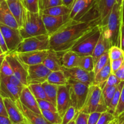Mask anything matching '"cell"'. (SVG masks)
<instances>
[{
  "mask_svg": "<svg viewBox=\"0 0 124 124\" xmlns=\"http://www.w3.org/2000/svg\"><path fill=\"white\" fill-rule=\"evenodd\" d=\"M101 18L87 21L70 19L69 21L50 35V49L62 53L70 50L87 37L98 25Z\"/></svg>",
  "mask_w": 124,
  "mask_h": 124,
  "instance_id": "obj_1",
  "label": "cell"
},
{
  "mask_svg": "<svg viewBox=\"0 0 124 124\" xmlns=\"http://www.w3.org/2000/svg\"><path fill=\"white\" fill-rule=\"evenodd\" d=\"M122 24V6L116 3L110 13L106 24L101 26L102 34L110 42L111 46H116L121 47Z\"/></svg>",
  "mask_w": 124,
  "mask_h": 124,
  "instance_id": "obj_2",
  "label": "cell"
},
{
  "mask_svg": "<svg viewBox=\"0 0 124 124\" xmlns=\"http://www.w3.org/2000/svg\"><path fill=\"white\" fill-rule=\"evenodd\" d=\"M69 17L73 20L82 21L100 18L96 0H75Z\"/></svg>",
  "mask_w": 124,
  "mask_h": 124,
  "instance_id": "obj_3",
  "label": "cell"
},
{
  "mask_svg": "<svg viewBox=\"0 0 124 124\" xmlns=\"http://www.w3.org/2000/svg\"><path fill=\"white\" fill-rule=\"evenodd\" d=\"M19 29L24 39L48 34L40 12L33 13L27 10L25 20Z\"/></svg>",
  "mask_w": 124,
  "mask_h": 124,
  "instance_id": "obj_4",
  "label": "cell"
},
{
  "mask_svg": "<svg viewBox=\"0 0 124 124\" xmlns=\"http://www.w3.org/2000/svg\"><path fill=\"white\" fill-rule=\"evenodd\" d=\"M107 110L108 107L103 96L102 89L99 85H91L85 102L81 111L90 114L94 112L104 113Z\"/></svg>",
  "mask_w": 124,
  "mask_h": 124,
  "instance_id": "obj_5",
  "label": "cell"
},
{
  "mask_svg": "<svg viewBox=\"0 0 124 124\" xmlns=\"http://www.w3.org/2000/svg\"><path fill=\"white\" fill-rule=\"evenodd\" d=\"M49 49H50V35L44 34L24 39L15 52H27Z\"/></svg>",
  "mask_w": 124,
  "mask_h": 124,
  "instance_id": "obj_6",
  "label": "cell"
},
{
  "mask_svg": "<svg viewBox=\"0 0 124 124\" xmlns=\"http://www.w3.org/2000/svg\"><path fill=\"white\" fill-rule=\"evenodd\" d=\"M69 85L71 105L79 112L85 102L90 86L71 79H69Z\"/></svg>",
  "mask_w": 124,
  "mask_h": 124,
  "instance_id": "obj_7",
  "label": "cell"
},
{
  "mask_svg": "<svg viewBox=\"0 0 124 124\" xmlns=\"http://www.w3.org/2000/svg\"><path fill=\"white\" fill-rule=\"evenodd\" d=\"M101 25L97 26L91 33L82 39L78 44L71 48L80 56L92 55L94 48L101 35Z\"/></svg>",
  "mask_w": 124,
  "mask_h": 124,
  "instance_id": "obj_8",
  "label": "cell"
},
{
  "mask_svg": "<svg viewBox=\"0 0 124 124\" xmlns=\"http://www.w3.org/2000/svg\"><path fill=\"white\" fill-rule=\"evenodd\" d=\"M6 59L10 65L13 74L16 76L25 86H28V65H25L18 57L16 52L7 53Z\"/></svg>",
  "mask_w": 124,
  "mask_h": 124,
  "instance_id": "obj_9",
  "label": "cell"
},
{
  "mask_svg": "<svg viewBox=\"0 0 124 124\" xmlns=\"http://www.w3.org/2000/svg\"><path fill=\"white\" fill-rule=\"evenodd\" d=\"M0 32L2 33L8 47L9 52H15L19 44L23 41L19 29L11 27L0 23Z\"/></svg>",
  "mask_w": 124,
  "mask_h": 124,
  "instance_id": "obj_10",
  "label": "cell"
},
{
  "mask_svg": "<svg viewBox=\"0 0 124 124\" xmlns=\"http://www.w3.org/2000/svg\"><path fill=\"white\" fill-rule=\"evenodd\" d=\"M62 70L69 79L82 82L89 86L93 84L95 76L94 71H86L79 67L73 68H65L62 67Z\"/></svg>",
  "mask_w": 124,
  "mask_h": 124,
  "instance_id": "obj_11",
  "label": "cell"
},
{
  "mask_svg": "<svg viewBox=\"0 0 124 124\" xmlns=\"http://www.w3.org/2000/svg\"><path fill=\"white\" fill-rule=\"evenodd\" d=\"M28 85L30 84H42L47 81L52 71L43 63L28 66Z\"/></svg>",
  "mask_w": 124,
  "mask_h": 124,
  "instance_id": "obj_12",
  "label": "cell"
},
{
  "mask_svg": "<svg viewBox=\"0 0 124 124\" xmlns=\"http://www.w3.org/2000/svg\"><path fill=\"white\" fill-rule=\"evenodd\" d=\"M71 106L70 95L69 85H59L56 100V108L58 112L63 117L67 110Z\"/></svg>",
  "mask_w": 124,
  "mask_h": 124,
  "instance_id": "obj_13",
  "label": "cell"
},
{
  "mask_svg": "<svg viewBox=\"0 0 124 124\" xmlns=\"http://www.w3.org/2000/svg\"><path fill=\"white\" fill-rule=\"evenodd\" d=\"M41 15L47 33L49 35L56 31L70 19L69 15L62 16H52L41 13Z\"/></svg>",
  "mask_w": 124,
  "mask_h": 124,
  "instance_id": "obj_14",
  "label": "cell"
},
{
  "mask_svg": "<svg viewBox=\"0 0 124 124\" xmlns=\"http://www.w3.org/2000/svg\"><path fill=\"white\" fill-rule=\"evenodd\" d=\"M49 50L33 51L27 52H16L19 59L28 65L42 64L48 54Z\"/></svg>",
  "mask_w": 124,
  "mask_h": 124,
  "instance_id": "obj_15",
  "label": "cell"
},
{
  "mask_svg": "<svg viewBox=\"0 0 124 124\" xmlns=\"http://www.w3.org/2000/svg\"><path fill=\"white\" fill-rule=\"evenodd\" d=\"M3 100L7 108L8 117L13 124L24 123L28 124L27 121L17 106L16 102L7 98H3Z\"/></svg>",
  "mask_w": 124,
  "mask_h": 124,
  "instance_id": "obj_16",
  "label": "cell"
},
{
  "mask_svg": "<svg viewBox=\"0 0 124 124\" xmlns=\"http://www.w3.org/2000/svg\"><path fill=\"white\" fill-rule=\"evenodd\" d=\"M23 88L0 78V96L2 98H10L16 102L19 99Z\"/></svg>",
  "mask_w": 124,
  "mask_h": 124,
  "instance_id": "obj_17",
  "label": "cell"
},
{
  "mask_svg": "<svg viewBox=\"0 0 124 124\" xmlns=\"http://www.w3.org/2000/svg\"><path fill=\"white\" fill-rule=\"evenodd\" d=\"M19 101L25 107L36 113H41V110L39 107L37 99L35 97L28 86L24 87L21 94Z\"/></svg>",
  "mask_w": 124,
  "mask_h": 124,
  "instance_id": "obj_18",
  "label": "cell"
},
{
  "mask_svg": "<svg viewBox=\"0 0 124 124\" xmlns=\"http://www.w3.org/2000/svg\"><path fill=\"white\" fill-rule=\"evenodd\" d=\"M16 103L20 111L27 121L28 124H53L47 121L42 115L36 113L24 106L21 102L19 99L16 101Z\"/></svg>",
  "mask_w": 124,
  "mask_h": 124,
  "instance_id": "obj_19",
  "label": "cell"
},
{
  "mask_svg": "<svg viewBox=\"0 0 124 124\" xmlns=\"http://www.w3.org/2000/svg\"><path fill=\"white\" fill-rule=\"evenodd\" d=\"M0 23L19 29V25L8 7L6 0H0Z\"/></svg>",
  "mask_w": 124,
  "mask_h": 124,
  "instance_id": "obj_20",
  "label": "cell"
},
{
  "mask_svg": "<svg viewBox=\"0 0 124 124\" xmlns=\"http://www.w3.org/2000/svg\"><path fill=\"white\" fill-rule=\"evenodd\" d=\"M8 7L15 18L19 28L23 24L26 17L27 10L24 7L21 0H6Z\"/></svg>",
  "mask_w": 124,
  "mask_h": 124,
  "instance_id": "obj_21",
  "label": "cell"
},
{
  "mask_svg": "<svg viewBox=\"0 0 124 124\" xmlns=\"http://www.w3.org/2000/svg\"><path fill=\"white\" fill-rule=\"evenodd\" d=\"M117 0H96V4L101 19V26L107 22L110 13Z\"/></svg>",
  "mask_w": 124,
  "mask_h": 124,
  "instance_id": "obj_22",
  "label": "cell"
},
{
  "mask_svg": "<svg viewBox=\"0 0 124 124\" xmlns=\"http://www.w3.org/2000/svg\"><path fill=\"white\" fill-rule=\"evenodd\" d=\"M43 64L52 71L62 70L61 54L53 49H49L48 56L44 61Z\"/></svg>",
  "mask_w": 124,
  "mask_h": 124,
  "instance_id": "obj_23",
  "label": "cell"
},
{
  "mask_svg": "<svg viewBox=\"0 0 124 124\" xmlns=\"http://www.w3.org/2000/svg\"><path fill=\"white\" fill-rule=\"evenodd\" d=\"M61 54V61L63 67L73 68L79 67L81 56L71 50Z\"/></svg>",
  "mask_w": 124,
  "mask_h": 124,
  "instance_id": "obj_24",
  "label": "cell"
},
{
  "mask_svg": "<svg viewBox=\"0 0 124 124\" xmlns=\"http://www.w3.org/2000/svg\"><path fill=\"white\" fill-rule=\"evenodd\" d=\"M111 47V46L110 42L104 37L101 32L100 38H99V41H98V43H97L96 46L94 48L93 54H92L94 64L102 54H104L106 52H108L109 49Z\"/></svg>",
  "mask_w": 124,
  "mask_h": 124,
  "instance_id": "obj_25",
  "label": "cell"
},
{
  "mask_svg": "<svg viewBox=\"0 0 124 124\" xmlns=\"http://www.w3.org/2000/svg\"><path fill=\"white\" fill-rule=\"evenodd\" d=\"M111 73H112V71H111L110 59L107 64L95 75L93 84L99 85L102 89L105 87L107 80L108 79Z\"/></svg>",
  "mask_w": 124,
  "mask_h": 124,
  "instance_id": "obj_26",
  "label": "cell"
},
{
  "mask_svg": "<svg viewBox=\"0 0 124 124\" xmlns=\"http://www.w3.org/2000/svg\"><path fill=\"white\" fill-rule=\"evenodd\" d=\"M47 81L57 85H65L69 84V79L62 70H59L52 71Z\"/></svg>",
  "mask_w": 124,
  "mask_h": 124,
  "instance_id": "obj_27",
  "label": "cell"
},
{
  "mask_svg": "<svg viewBox=\"0 0 124 124\" xmlns=\"http://www.w3.org/2000/svg\"><path fill=\"white\" fill-rule=\"evenodd\" d=\"M70 12H71V8L64 4L40 10V12L42 14L52 16L66 15L70 14Z\"/></svg>",
  "mask_w": 124,
  "mask_h": 124,
  "instance_id": "obj_28",
  "label": "cell"
},
{
  "mask_svg": "<svg viewBox=\"0 0 124 124\" xmlns=\"http://www.w3.org/2000/svg\"><path fill=\"white\" fill-rule=\"evenodd\" d=\"M42 85L44 88L46 94L51 102L56 107L57 95H58L59 85L52 84L49 83L48 81H46L42 83Z\"/></svg>",
  "mask_w": 124,
  "mask_h": 124,
  "instance_id": "obj_29",
  "label": "cell"
},
{
  "mask_svg": "<svg viewBox=\"0 0 124 124\" xmlns=\"http://www.w3.org/2000/svg\"><path fill=\"white\" fill-rule=\"evenodd\" d=\"M124 85V81H122V82L117 85V89H116V92H115V95H114L113 98L112 100H111V103H110V105H109L108 107L107 111L110 112V113L113 114V115L115 114L116 108H117V105H118Z\"/></svg>",
  "mask_w": 124,
  "mask_h": 124,
  "instance_id": "obj_30",
  "label": "cell"
},
{
  "mask_svg": "<svg viewBox=\"0 0 124 124\" xmlns=\"http://www.w3.org/2000/svg\"><path fill=\"white\" fill-rule=\"evenodd\" d=\"M31 93L33 94L37 99H43L50 102V99L46 94L45 90L42 87V84H30L28 85Z\"/></svg>",
  "mask_w": 124,
  "mask_h": 124,
  "instance_id": "obj_31",
  "label": "cell"
},
{
  "mask_svg": "<svg viewBox=\"0 0 124 124\" xmlns=\"http://www.w3.org/2000/svg\"><path fill=\"white\" fill-rule=\"evenodd\" d=\"M41 113L44 117L53 124H62V117L58 111H53L50 110H41Z\"/></svg>",
  "mask_w": 124,
  "mask_h": 124,
  "instance_id": "obj_32",
  "label": "cell"
},
{
  "mask_svg": "<svg viewBox=\"0 0 124 124\" xmlns=\"http://www.w3.org/2000/svg\"><path fill=\"white\" fill-rule=\"evenodd\" d=\"M79 67L88 71H94V62L92 55L81 56Z\"/></svg>",
  "mask_w": 124,
  "mask_h": 124,
  "instance_id": "obj_33",
  "label": "cell"
},
{
  "mask_svg": "<svg viewBox=\"0 0 124 124\" xmlns=\"http://www.w3.org/2000/svg\"><path fill=\"white\" fill-rule=\"evenodd\" d=\"M117 87V86L105 85V87L102 88L103 96H104V100H105L106 105L108 107L110 105L111 100L115 95Z\"/></svg>",
  "mask_w": 124,
  "mask_h": 124,
  "instance_id": "obj_34",
  "label": "cell"
},
{
  "mask_svg": "<svg viewBox=\"0 0 124 124\" xmlns=\"http://www.w3.org/2000/svg\"><path fill=\"white\" fill-rule=\"evenodd\" d=\"M109 61H110V57H109L108 52H107L104 53V54H102L94 64V74L95 75L97 74L98 71H100L102 69H103L107 64Z\"/></svg>",
  "mask_w": 124,
  "mask_h": 124,
  "instance_id": "obj_35",
  "label": "cell"
},
{
  "mask_svg": "<svg viewBox=\"0 0 124 124\" xmlns=\"http://www.w3.org/2000/svg\"><path fill=\"white\" fill-rule=\"evenodd\" d=\"M24 7L28 11L33 13L40 12L39 0H21Z\"/></svg>",
  "mask_w": 124,
  "mask_h": 124,
  "instance_id": "obj_36",
  "label": "cell"
},
{
  "mask_svg": "<svg viewBox=\"0 0 124 124\" xmlns=\"http://www.w3.org/2000/svg\"><path fill=\"white\" fill-rule=\"evenodd\" d=\"M108 54L110 60H115L124 57V51L121 47L113 46H111L109 49Z\"/></svg>",
  "mask_w": 124,
  "mask_h": 124,
  "instance_id": "obj_37",
  "label": "cell"
},
{
  "mask_svg": "<svg viewBox=\"0 0 124 124\" xmlns=\"http://www.w3.org/2000/svg\"><path fill=\"white\" fill-rule=\"evenodd\" d=\"M79 111L73 106H70L62 117V124H67L76 117Z\"/></svg>",
  "mask_w": 124,
  "mask_h": 124,
  "instance_id": "obj_38",
  "label": "cell"
},
{
  "mask_svg": "<svg viewBox=\"0 0 124 124\" xmlns=\"http://www.w3.org/2000/svg\"><path fill=\"white\" fill-rule=\"evenodd\" d=\"M62 4V0H39L40 10Z\"/></svg>",
  "mask_w": 124,
  "mask_h": 124,
  "instance_id": "obj_39",
  "label": "cell"
},
{
  "mask_svg": "<svg viewBox=\"0 0 124 124\" xmlns=\"http://www.w3.org/2000/svg\"><path fill=\"white\" fill-rule=\"evenodd\" d=\"M37 101L41 110H50L53 111H58L56 107L48 101L43 100V99H37Z\"/></svg>",
  "mask_w": 124,
  "mask_h": 124,
  "instance_id": "obj_40",
  "label": "cell"
},
{
  "mask_svg": "<svg viewBox=\"0 0 124 124\" xmlns=\"http://www.w3.org/2000/svg\"><path fill=\"white\" fill-rule=\"evenodd\" d=\"M1 71L0 75H2V76H10L14 75L13 70L6 58L1 64V71Z\"/></svg>",
  "mask_w": 124,
  "mask_h": 124,
  "instance_id": "obj_41",
  "label": "cell"
},
{
  "mask_svg": "<svg viewBox=\"0 0 124 124\" xmlns=\"http://www.w3.org/2000/svg\"><path fill=\"white\" fill-rule=\"evenodd\" d=\"M116 118V117L114 116V115L107 111H105L102 113L97 124H108Z\"/></svg>",
  "mask_w": 124,
  "mask_h": 124,
  "instance_id": "obj_42",
  "label": "cell"
},
{
  "mask_svg": "<svg viewBox=\"0 0 124 124\" xmlns=\"http://www.w3.org/2000/svg\"><path fill=\"white\" fill-rule=\"evenodd\" d=\"M122 115H124V85L123 88H122L118 105H117L116 111L114 114V116L116 117H118L119 116Z\"/></svg>",
  "mask_w": 124,
  "mask_h": 124,
  "instance_id": "obj_43",
  "label": "cell"
},
{
  "mask_svg": "<svg viewBox=\"0 0 124 124\" xmlns=\"http://www.w3.org/2000/svg\"><path fill=\"white\" fill-rule=\"evenodd\" d=\"M0 78L6 80L7 82H10V83L12 84L13 85H15L18 86V87H25L24 84H23V82L18 78L16 76H15L14 75H12V76H2V75H0Z\"/></svg>",
  "mask_w": 124,
  "mask_h": 124,
  "instance_id": "obj_44",
  "label": "cell"
},
{
  "mask_svg": "<svg viewBox=\"0 0 124 124\" xmlns=\"http://www.w3.org/2000/svg\"><path fill=\"white\" fill-rule=\"evenodd\" d=\"M124 63V57L120 59H115V60H110L111 71L113 73H115L116 71L119 70L122 67Z\"/></svg>",
  "mask_w": 124,
  "mask_h": 124,
  "instance_id": "obj_45",
  "label": "cell"
},
{
  "mask_svg": "<svg viewBox=\"0 0 124 124\" xmlns=\"http://www.w3.org/2000/svg\"><path fill=\"white\" fill-rule=\"evenodd\" d=\"M89 114L80 111L76 118V124H88Z\"/></svg>",
  "mask_w": 124,
  "mask_h": 124,
  "instance_id": "obj_46",
  "label": "cell"
},
{
  "mask_svg": "<svg viewBox=\"0 0 124 124\" xmlns=\"http://www.w3.org/2000/svg\"><path fill=\"white\" fill-rule=\"evenodd\" d=\"M122 81L116 76L115 73H111L108 79L107 80L105 85L107 86H117Z\"/></svg>",
  "mask_w": 124,
  "mask_h": 124,
  "instance_id": "obj_47",
  "label": "cell"
},
{
  "mask_svg": "<svg viewBox=\"0 0 124 124\" xmlns=\"http://www.w3.org/2000/svg\"><path fill=\"white\" fill-rule=\"evenodd\" d=\"M101 114L102 113L100 112H94L89 114L88 124H97Z\"/></svg>",
  "mask_w": 124,
  "mask_h": 124,
  "instance_id": "obj_48",
  "label": "cell"
},
{
  "mask_svg": "<svg viewBox=\"0 0 124 124\" xmlns=\"http://www.w3.org/2000/svg\"><path fill=\"white\" fill-rule=\"evenodd\" d=\"M0 48H1V54L8 53L9 52L7 43L1 32H0Z\"/></svg>",
  "mask_w": 124,
  "mask_h": 124,
  "instance_id": "obj_49",
  "label": "cell"
},
{
  "mask_svg": "<svg viewBox=\"0 0 124 124\" xmlns=\"http://www.w3.org/2000/svg\"><path fill=\"white\" fill-rule=\"evenodd\" d=\"M0 97H1V99H0V116H8L7 108H6V105L4 102L3 98L1 96Z\"/></svg>",
  "mask_w": 124,
  "mask_h": 124,
  "instance_id": "obj_50",
  "label": "cell"
},
{
  "mask_svg": "<svg viewBox=\"0 0 124 124\" xmlns=\"http://www.w3.org/2000/svg\"><path fill=\"white\" fill-rule=\"evenodd\" d=\"M115 74L121 81H124V63L122 67L115 73Z\"/></svg>",
  "mask_w": 124,
  "mask_h": 124,
  "instance_id": "obj_51",
  "label": "cell"
},
{
  "mask_svg": "<svg viewBox=\"0 0 124 124\" xmlns=\"http://www.w3.org/2000/svg\"><path fill=\"white\" fill-rule=\"evenodd\" d=\"M0 124H13L8 116H0Z\"/></svg>",
  "mask_w": 124,
  "mask_h": 124,
  "instance_id": "obj_52",
  "label": "cell"
},
{
  "mask_svg": "<svg viewBox=\"0 0 124 124\" xmlns=\"http://www.w3.org/2000/svg\"><path fill=\"white\" fill-rule=\"evenodd\" d=\"M121 47L124 51V23H122V27H121Z\"/></svg>",
  "mask_w": 124,
  "mask_h": 124,
  "instance_id": "obj_53",
  "label": "cell"
},
{
  "mask_svg": "<svg viewBox=\"0 0 124 124\" xmlns=\"http://www.w3.org/2000/svg\"><path fill=\"white\" fill-rule=\"evenodd\" d=\"M75 1V0H62L63 4L67 6L68 7L70 8L71 9V8H72V6L73 5Z\"/></svg>",
  "mask_w": 124,
  "mask_h": 124,
  "instance_id": "obj_54",
  "label": "cell"
},
{
  "mask_svg": "<svg viewBox=\"0 0 124 124\" xmlns=\"http://www.w3.org/2000/svg\"><path fill=\"white\" fill-rule=\"evenodd\" d=\"M122 22L124 23V0L122 1Z\"/></svg>",
  "mask_w": 124,
  "mask_h": 124,
  "instance_id": "obj_55",
  "label": "cell"
},
{
  "mask_svg": "<svg viewBox=\"0 0 124 124\" xmlns=\"http://www.w3.org/2000/svg\"><path fill=\"white\" fill-rule=\"evenodd\" d=\"M119 124V121L117 118H116L115 120H113V121H111L110 124Z\"/></svg>",
  "mask_w": 124,
  "mask_h": 124,
  "instance_id": "obj_56",
  "label": "cell"
},
{
  "mask_svg": "<svg viewBox=\"0 0 124 124\" xmlns=\"http://www.w3.org/2000/svg\"><path fill=\"white\" fill-rule=\"evenodd\" d=\"M76 117H75V119H73L72 121H70V122H69V124H76Z\"/></svg>",
  "mask_w": 124,
  "mask_h": 124,
  "instance_id": "obj_57",
  "label": "cell"
},
{
  "mask_svg": "<svg viewBox=\"0 0 124 124\" xmlns=\"http://www.w3.org/2000/svg\"><path fill=\"white\" fill-rule=\"evenodd\" d=\"M119 117H122V121H121V122H120L119 124H124V115H121V116H119Z\"/></svg>",
  "mask_w": 124,
  "mask_h": 124,
  "instance_id": "obj_58",
  "label": "cell"
},
{
  "mask_svg": "<svg viewBox=\"0 0 124 124\" xmlns=\"http://www.w3.org/2000/svg\"><path fill=\"white\" fill-rule=\"evenodd\" d=\"M122 1H123V0H117V3L119 4L120 6H122Z\"/></svg>",
  "mask_w": 124,
  "mask_h": 124,
  "instance_id": "obj_59",
  "label": "cell"
},
{
  "mask_svg": "<svg viewBox=\"0 0 124 124\" xmlns=\"http://www.w3.org/2000/svg\"></svg>",
  "mask_w": 124,
  "mask_h": 124,
  "instance_id": "obj_60",
  "label": "cell"
}]
</instances>
